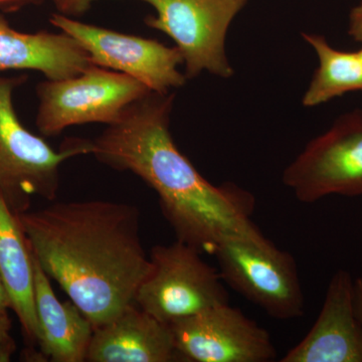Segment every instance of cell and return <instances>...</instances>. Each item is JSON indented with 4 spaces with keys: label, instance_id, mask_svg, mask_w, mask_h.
I'll return each mask as SVG.
<instances>
[{
    "label": "cell",
    "instance_id": "obj_1",
    "mask_svg": "<svg viewBox=\"0 0 362 362\" xmlns=\"http://www.w3.org/2000/svg\"><path fill=\"white\" fill-rule=\"evenodd\" d=\"M175 94L149 92L92 141L95 158L139 176L158 195L177 240L214 255L226 238L264 239L252 223L254 195L235 183L211 185L181 153L171 136Z\"/></svg>",
    "mask_w": 362,
    "mask_h": 362
},
{
    "label": "cell",
    "instance_id": "obj_2",
    "mask_svg": "<svg viewBox=\"0 0 362 362\" xmlns=\"http://www.w3.org/2000/svg\"><path fill=\"white\" fill-rule=\"evenodd\" d=\"M18 216L42 270L94 329L134 304L151 269L137 206L107 201L54 202Z\"/></svg>",
    "mask_w": 362,
    "mask_h": 362
},
{
    "label": "cell",
    "instance_id": "obj_3",
    "mask_svg": "<svg viewBox=\"0 0 362 362\" xmlns=\"http://www.w3.org/2000/svg\"><path fill=\"white\" fill-rule=\"evenodd\" d=\"M26 80V76H0V192L16 214L30 211L35 197L54 202L62 164L92 153L90 140L68 139L54 150L26 129L13 105L14 90Z\"/></svg>",
    "mask_w": 362,
    "mask_h": 362
},
{
    "label": "cell",
    "instance_id": "obj_4",
    "mask_svg": "<svg viewBox=\"0 0 362 362\" xmlns=\"http://www.w3.org/2000/svg\"><path fill=\"white\" fill-rule=\"evenodd\" d=\"M226 284L277 320L301 318L305 298L294 257L264 238H226L214 252Z\"/></svg>",
    "mask_w": 362,
    "mask_h": 362
},
{
    "label": "cell",
    "instance_id": "obj_5",
    "mask_svg": "<svg viewBox=\"0 0 362 362\" xmlns=\"http://www.w3.org/2000/svg\"><path fill=\"white\" fill-rule=\"evenodd\" d=\"M35 90L39 98L35 125L47 137L59 135L71 126L115 124L130 105L151 92L130 76L94 64L74 77L47 78Z\"/></svg>",
    "mask_w": 362,
    "mask_h": 362
},
{
    "label": "cell",
    "instance_id": "obj_6",
    "mask_svg": "<svg viewBox=\"0 0 362 362\" xmlns=\"http://www.w3.org/2000/svg\"><path fill=\"white\" fill-rule=\"evenodd\" d=\"M149 259L151 269L136 292L134 303L162 322L170 324L228 303L220 272L187 243L157 245Z\"/></svg>",
    "mask_w": 362,
    "mask_h": 362
},
{
    "label": "cell",
    "instance_id": "obj_7",
    "mask_svg": "<svg viewBox=\"0 0 362 362\" xmlns=\"http://www.w3.org/2000/svg\"><path fill=\"white\" fill-rule=\"evenodd\" d=\"M156 9L149 28L168 35L185 64L187 78L206 71L221 78L233 75L226 54V37L237 14L250 0H140Z\"/></svg>",
    "mask_w": 362,
    "mask_h": 362
},
{
    "label": "cell",
    "instance_id": "obj_8",
    "mask_svg": "<svg viewBox=\"0 0 362 362\" xmlns=\"http://www.w3.org/2000/svg\"><path fill=\"white\" fill-rule=\"evenodd\" d=\"M283 183L298 201L362 195V110L340 116L285 169Z\"/></svg>",
    "mask_w": 362,
    "mask_h": 362
},
{
    "label": "cell",
    "instance_id": "obj_9",
    "mask_svg": "<svg viewBox=\"0 0 362 362\" xmlns=\"http://www.w3.org/2000/svg\"><path fill=\"white\" fill-rule=\"evenodd\" d=\"M49 23L77 40L92 64L130 76L151 92L168 94L187 82V76L178 71L183 59L176 47L82 23L59 13L52 14Z\"/></svg>",
    "mask_w": 362,
    "mask_h": 362
},
{
    "label": "cell",
    "instance_id": "obj_10",
    "mask_svg": "<svg viewBox=\"0 0 362 362\" xmlns=\"http://www.w3.org/2000/svg\"><path fill=\"white\" fill-rule=\"evenodd\" d=\"M169 325L183 361L269 362L277 358L270 333L228 303L183 317Z\"/></svg>",
    "mask_w": 362,
    "mask_h": 362
},
{
    "label": "cell",
    "instance_id": "obj_11",
    "mask_svg": "<svg viewBox=\"0 0 362 362\" xmlns=\"http://www.w3.org/2000/svg\"><path fill=\"white\" fill-rule=\"evenodd\" d=\"M354 281L349 271H337L315 323L281 362H362V328L354 312Z\"/></svg>",
    "mask_w": 362,
    "mask_h": 362
},
{
    "label": "cell",
    "instance_id": "obj_12",
    "mask_svg": "<svg viewBox=\"0 0 362 362\" xmlns=\"http://www.w3.org/2000/svg\"><path fill=\"white\" fill-rule=\"evenodd\" d=\"M178 358L170 325L134 303L95 328L86 361L170 362Z\"/></svg>",
    "mask_w": 362,
    "mask_h": 362
},
{
    "label": "cell",
    "instance_id": "obj_13",
    "mask_svg": "<svg viewBox=\"0 0 362 362\" xmlns=\"http://www.w3.org/2000/svg\"><path fill=\"white\" fill-rule=\"evenodd\" d=\"M90 65L89 54L66 33H21L0 13V71H37L49 80H62Z\"/></svg>",
    "mask_w": 362,
    "mask_h": 362
},
{
    "label": "cell",
    "instance_id": "obj_14",
    "mask_svg": "<svg viewBox=\"0 0 362 362\" xmlns=\"http://www.w3.org/2000/svg\"><path fill=\"white\" fill-rule=\"evenodd\" d=\"M33 259L40 356L54 362L86 361L94 326L73 301H59L51 279L33 255Z\"/></svg>",
    "mask_w": 362,
    "mask_h": 362
},
{
    "label": "cell",
    "instance_id": "obj_15",
    "mask_svg": "<svg viewBox=\"0 0 362 362\" xmlns=\"http://www.w3.org/2000/svg\"><path fill=\"white\" fill-rule=\"evenodd\" d=\"M0 276L4 280L11 310L21 323L25 343L35 350L39 341V324L35 303V270L32 250L18 220L0 192Z\"/></svg>",
    "mask_w": 362,
    "mask_h": 362
},
{
    "label": "cell",
    "instance_id": "obj_16",
    "mask_svg": "<svg viewBox=\"0 0 362 362\" xmlns=\"http://www.w3.org/2000/svg\"><path fill=\"white\" fill-rule=\"evenodd\" d=\"M315 49L319 66L303 97L305 107H316L346 93L362 90V58L358 52H343L328 44L323 35L304 33Z\"/></svg>",
    "mask_w": 362,
    "mask_h": 362
},
{
    "label": "cell",
    "instance_id": "obj_17",
    "mask_svg": "<svg viewBox=\"0 0 362 362\" xmlns=\"http://www.w3.org/2000/svg\"><path fill=\"white\" fill-rule=\"evenodd\" d=\"M9 309L0 308V362H9L16 351V340L11 334Z\"/></svg>",
    "mask_w": 362,
    "mask_h": 362
},
{
    "label": "cell",
    "instance_id": "obj_18",
    "mask_svg": "<svg viewBox=\"0 0 362 362\" xmlns=\"http://www.w3.org/2000/svg\"><path fill=\"white\" fill-rule=\"evenodd\" d=\"M59 13L66 16H80L87 13L97 0H51Z\"/></svg>",
    "mask_w": 362,
    "mask_h": 362
},
{
    "label": "cell",
    "instance_id": "obj_19",
    "mask_svg": "<svg viewBox=\"0 0 362 362\" xmlns=\"http://www.w3.org/2000/svg\"><path fill=\"white\" fill-rule=\"evenodd\" d=\"M349 33L352 39L362 44V1L349 14Z\"/></svg>",
    "mask_w": 362,
    "mask_h": 362
},
{
    "label": "cell",
    "instance_id": "obj_20",
    "mask_svg": "<svg viewBox=\"0 0 362 362\" xmlns=\"http://www.w3.org/2000/svg\"><path fill=\"white\" fill-rule=\"evenodd\" d=\"M44 0H0V13H11L21 11L25 7L37 6Z\"/></svg>",
    "mask_w": 362,
    "mask_h": 362
},
{
    "label": "cell",
    "instance_id": "obj_21",
    "mask_svg": "<svg viewBox=\"0 0 362 362\" xmlns=\"http://www.w3.org/2000/svg\"><path fill=\"white\" fill-rule=\"evenodd\" d=\"M354 306L357 321L362 328V277L354 281Z\"/></svg>",
    "mask_w": 362,
    "mask_h": 362
},
{
    "label": "cell",
    "instance_id": "obj_22",
    "mask_svg": "<svg viewBox=\"0 0 362 362\" xmlns=\"http://www.w3.org/2000/svg\"><path fill=\"white\" fill-rule=\"evenodd\" d=\"M0 308L11 310V299H9L8 292H7L1 276H0Z\"/></svg>",
    "mask_w": 362,
    "mask_h": 362
},
{
    "label": "cell",
    "instance_id": "obj_23",
    "mask_svg": "<svg viewBox=\"0 0 362 362\" xmlns=\"http://www.w3.org/2000/svg\"><path fill=\"white\" fill-rule=\"evenodd\" d=\"M359 54H361V58H362V49H361V51H359Z\"/></svg>",
    "mask_w": 362,
    "mask_h": 362
}]
</instances>
